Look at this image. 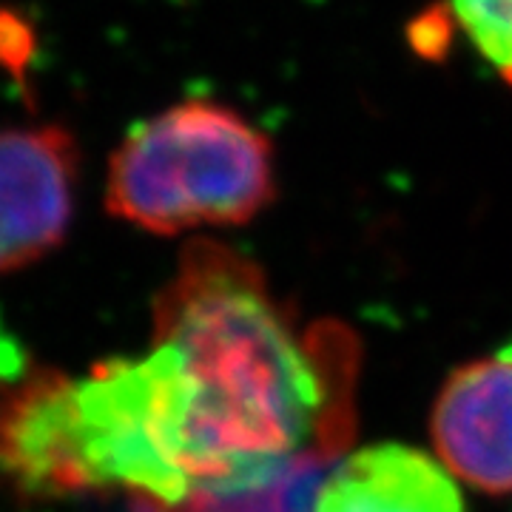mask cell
I'll use <instances>...</instances> for the list:
<instances>
[{
    "label": "cell",
    "mask_w": 512,
    "mask_h": 512,
    "mask_svg": "<svg viewBox=\"0 0 512 512\" xmlns=\"http://www.w3.org/2000/svg\"><path fill=\"white\" fill-rule=\"evenodd\" d=\"M151 316L154 345L177 350L188 382L191 512L265 490L328 433L325 362L251 256L194 239Z\"/></svg>",
    "instance_id": "obj_1"
},
{
    "label": "cell",
    "mask_w": 512,
    "mask_h": 512,
    "mask_svg": "<svg viewBox=\"0 0 512 512\" xmlns=\"http://www.w3.org/2000/svg\"><path fill=\"white\" fill-rule=\"evenodd\" d=\"M0 470L23 498L128 493L191 512L188 382L177 350L106 359L86 376L40 367L0 404Z\"/></svg>",
    "instance_id": "obj_2"
},
{
    "label": "cell",
    "mask_w": 512,
    "mask_h": 512,
    "mask_svg": "<svg viewBox=\"0 0 512 512\" xmlns=\"http://www.w3.org/2000/svg\"><path fill=\"white\" fill-rule=\"evenodd\" d=\"M274 197L271 140L214 100H185L137 123L106 177L111 217L157 237L245 225Z\"/></svg>",
    "instance_id": "obj_3"
},
{
    "label": "cell",
    "mask_w": 512,
    "mask_h": 512,
    "mask_svg": "<svg viewBox=\"0 0 512 512\" xmlns=\"http://www.w3.org/2000/svg\"><path fill=\"white\" fill-rule=\"evenodd\" d=\"M80 151L57 123L0 128V276L63 245L72 228Z\"/></svg>",
    "instance_id": "obj_4"
},
{
    "label": "cell",
    "mask_w": 512,
    "mask_h": 512,
    "mask_svg": "<svg viewBox=\"0 0 512 512\" xmlns=\"http://www.w3.org/2000/svg\"><path fill=\"white\" fill-rule=\"evenodd\" d=\"M430 441L461 484L512 495V345L450 370L430 407Z\"/></svg>",
    "instance_id": "obj_5"
},
{
    "label": "cell",
    "mask_w": 512,
    "mask_h": 512,
    "mask_svg": "<svg viewBox=\"0 0 512 512\" xmlns=\"http://www.w3.org/2000/svg\"><path fill=\"white\" fill-rule=\"evenodd\" d=\"M311 512H467L458 478L410 444H370L342 458Z\"/></svg>",
    "instance_id": "obj_6"
},
{
    "label": "cell",
    "mask_w": 512,
    "mask_h": 512,
    "mask_svg": "<svg viewBox=\"0 0 512 512\" xmlns=\"http://www.w3.org/2000/svg\"><path fill=\"white\" fill-rule=\"evenodd\" d=\"M458 29L512 86V0H447Z\"/></svg>",
    "instance_id": "obj_7"
},
{
    "label": "cell",
    "mask_w": 512,
    "mask_h": 512,
    "mask_svg": "<svg viewBox=\"0 0 512 512\" xmlns=\"http://www.w3.org/2000/svg\"><path fill=\"white\" fill-rule=\"evenodd\" d=\"M37 37L32 23L15 9H0V66L20 77L35 57Z\"/></svg>",
    "instance_id": "obj_8"
}]
</instances>
